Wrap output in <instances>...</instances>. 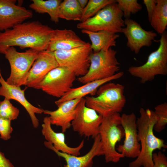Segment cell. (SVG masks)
I'll return each instance as SVG.
<instances>
[{
	"mask_svg": "<svg viewBox=\"0 0 167 167\" xmlns=\"http://www.w3.org/2000/svg\"><path fill=\"white\" fill-rule=\"evenodd\" d=\"M76 77L67 68L59 66L47 74L40 84L39 89L59 99L72 88Z\"/></svg>",
	"mask_w": 167,
	"mask_h": 167,
	"instance_id": "obj_11",
	"label": "cell"
},
{
	"mask_svg": "<svg viewBox=\"0 0 167 167\" xmlns=\"http://www.w3.org/2000/svg\"><path fill=\"white\" fill-rule=\"evenodd\" d=\"M73 30L64 29H54L46 50L54 52L58 50H69L87 45Z\"/></svg>",
	"mask_w": 167,
	"mask_h": 167,
	"instance_id": "obj_18",
	"label": "cell"
},
{
	"mask_svg": "<svg viewBox=\"0 0 167 167\" xmlns=\"http://www.w3.org/2000/svg\"><path fill=\"white\" fill-rule=\"evenodd\" d=\"M39 52L29 49L24 52H20L14 47L8 48L4 54L9 63L11 73L6 82L17 86L25 85L28 72Z\"/></svg>",
	"mask_w": 167,
	"mask_h": 167,
	"instance_id": "obj_8",
	"label": "cell"
},
{
	"mask_svg": "<svg viewBox=\"0 0 167 167\" xmlns=\"http://www.w3.org/2000/svg\"><path fill=\"white\" fill-rule=\"evenodd\" d=\"M0 96L10 100H15L21 104L29 114L32 125L35 128L39 126V121L35 114H41L44 109L36 107L31 104L26 99L24 95L26 89H21L20 87L10 85L3 78L0 69Z\"/></svg>",
	"mask_w": 167,
	"mask_h": 167,
	"instance_id": "obj_17",
	"label": "cell"
},
{
	"mask_svg": "<svg viewBox=\"0 0 167 167\" xmlns=\"http://www.w3.org/2000/svg\"><path fill=\"white\" fill-rule=\"evenodd\" d=\"M59 66L54 52L45 50L39 52L28 72L25 85L40 89V84L45 76Z\"/></svg>",
	"mask_w": 167,
	"mask_h": 167,
	"instance_id": "obj_14",
	"label": "cell"
},
{
	"mask_svg": "<svg viewBox=\"0 0 167 167\" xmlns=\"http://www.w3.org/2000/svg\"><path fill=\"white\" fill-rule=\"evenodd\" d=\"M143 2L146 8L148 20L149 22L156 8L157 0H143Z\"/></svg>",
	"mask_w": 167,
	"mask_h": 167,
	"instance_id": "obj_32",
	"label": "cell"
},
{
	"mask_svg": "<svg viewBox=\"0 0 167 167\" xmlns=\"http://www.w3.org/2000/svg\"><path fill=\"white\" fill-rule=\"evenodd\" d=\"M11 120L0 118V138L7 140L11 137L13 129L11 126Z\"/></svg>",
	"mask_w": 167,
	"mask_h": 167,
	"instance_id": "obj_30",
	"label": "cell"
},
{
	"mask_svg": "<svg viewBox=\"0 0 167 167\" xmlns=\"http://www.w3.org/2000/svg\"><path fill=\"white\" fill-rule=\"evenodd\" d=\"M81 98H77L64 102L54 111L44 110L43 113L49 115L51 125L61 127L64 133L71 126L74 118L76 106Z\"/></svg>",
	"mask_w": 167,
	"mask_h": 167,
	"instance_id": "obj_19",
	"label": "cell"
},
{
	"mask_svg": "<svg viewBox=\"0 0 167 167\" xmlns=\"http://www.w3.org/2000/svg\"><path fill=\"white\" fill-rule=\"evenodd\" d=\"M125 19L130 18L132 14H136L142 9V5L137 0H116Z\"/></svg>",
	"mask_w": 167,
	"mask_h": 167,
	"instance_id": "obj_27",
	"label": "cell"
},
{
	"mask_svg": "<svg viewBox=\"0 0 167 167\" xmlns=\"http://www.w3.org/2000/svg\"><path fill=\"white\" fill-rule=\"evenodd\" d=\"M54 52L59 66L67 68L76 76L81 77L87 73L90 65V57L92 52L89 43L85 46Z\"/></svg>",
	"mask_w": 167,
	"mask_h": 167,
	"instance_id": "obj_10",
	"label": "cell"
},
{
	"mask_svg": "<svg viewBox=\"0 0 167 167\" xmlns=\"http://www.w3.org/2000/svg\"><path fill=\"white\" fill-rule=\"evenodd\" d=\"M103 118L95 110L87 106L85 98H82L76 106L71 126L81 136L94 139L99 134Z\"/></svg>",
	"mask_w": 167,
	"mask_h": 167,
	"instance_id": "obj_9",
	"label": "cell"
},
{
	"mask_svg": "<svg viewBox=\"0 0 167 167\" xmlns=\"http://www.w3.org/2000/svg\"><path fill=\"white\" fill-rule=\"evenodd\" d=\"M123 71H120L110 78L103 79L93 81L86 83L83 86L71 88L61 98L55 101L58 106L62 103L77 98H82L88 94L95 95L98 88L102 85L111 80L119 79L124 75Z\"/></svg>",
	"mask_w": 167,
	"mask_h": 167,
	"instance_id": "obj_21",
	"label": "cell"
},
{
	"mask_svg": "<svg viewBox=\"0 0 167 167\" xmlns=\"http://www.w3.org/2000/svg\"><path fill=\"white\" fill-rule=\"evenodd\" d=\"M80 7L83 9L86 6L88 0H77Z\"/></svg>",
	"mask_w": 167,
	"mask_h": 167,
	"instance_id": "obj_34",
	"label": "cell"
},
{
	"mask_svg": "<svg viewBox=\"0 0 167 167\" xmlns=\"http://www.w3.org/2000/svg\"><path fill=\"white\" fill-rule=\"evenodd\" d=\"M152 160L153 167H167V158L161 151L153 153Z\"/></svg>",
	"mask_w": 167,
	"mask_h": 167,
	"instance_id": "obj_31",
	"label": "cell"
},
{
	"mask_svg": "<svg viewBox=\"0 0 167 167\" xmlns=\"http://www.w3.org/2000/svg\"><path fill=\"white\" fill-rule=\"evenodd\" d=\"M51 125L49 116L45 117L42 124V133L46 141L52 143L58 151L76 156L80 155V151L84 146V140L76 147H69L65 142L64 133L55 132Z\"/></svg>",
	"mask_w": 167,
	"mask_h": 167,
	"instance_id": "obj_20",
	"label": "cell"
},
{
	"mask_svg": "<svg viewBox=\"0 0 167 167\" xmlns=\"http://www.w3.org/2000/svg\"><path fill=\"white\" fill-rule=\"evenodd\" d=\"M157 117V120L154 126L156 131L160 132L165 127L167 124V103H161L156 106L154 111Z\"/></svg>",
	"mask_w": 167,
	"mask_h": 167,
	"instance_id": "obj_28",
	"label": "cell"
},
{
	"mask_svg": "<svg viewBox=\"0 0 167 167\" xmlns=\"http://www.w3.org/2000/svg\"><path fill=\"white\" fill-rule=\"evenodd\" d=\"M124 89V86L121 84L107 83L98 88L96 96L85 97L86 105L103 117L113 113H120L126 102Z\"/></svg>",
	"mask_w": 167,
	"mask_h": 167,
	"instance_id": "obj_3",
	"label": "cell"
},
{
	"mask_svg": "<svg viewBox=\"0 0 167 167\" xmlns=\"http://www.w3.org/2000/svg\"><path fill=\"white\" fill-rule=\"evenodd\" d=\"M126 27L123 28L122 33L127 39L126 46L135 54L139 53L143 47L150 46L157 34L152 31H146L140 25L131 19H125Z\"/></svg>",
	"mask_w": 167,
	"mask_h": 167,
	"instance_id": "obj_13",
	"label": "cell"
},
{
	"mask_svg": "<svg viewBox=\"0 0 167 167\" xmlns=\"http://www.w3.org/2000/svg\"><path fill=\"white\" fill-rule=\"evenodd\" d=\"M81 32L87 35L91 44V47L93 53L99 52L102 50H107L112 46L116 45V40L120 35L105 31L92 32L81 30Z\"/></svg>",
	"mask_w": 167,
	"mask_h": 167,
	"instance_id": "obj_22",
	"label": "cell"
},
{
	"mask_svg": "<svg viewBox=\"0 0 167 167\" xmlns=\"http://www.w3.org/2000/svg\"><path fill=\"white\" fill-rule=\"evenodd\" d=\"M115 2V0H89L83 10L80 22H84L93 17L106 6Z\"/></svg>",
	"mask_w": 167,
	"mask_h": 167,
	"instance_id": "obj_26",
	"label": "cell"
},
{
	"mask_svg": "<svg viewBox=\"0 0 167 167\" xmlns=\"http://www.w3.org/2000/svg\"><path fill=\"white\" fill-rule=\"evenodd\" d=\"M140 116L136 120L138 140L140 142V152L134 161L131 162L129 167H153L152 155L156 149L167 148L164 140L156 137L153 133L154 126L157 117L154 111L141 108Z\"/></svg>",
	"mask_w": 167,
	"mask_h": 167,
	"instance_id": "obj_2",
	"label": "cell"
},
{
	"mask_svg": "<svg viewBox=\"0 0 167 167\" xmlns=\"http://www.w3.org/2000/svg\"><path fill=\"white\" fill-rule=\"evenodd\" d=\"M99 135L106 162L117 163L124 157L117 151L116 148L117 143L125 135L121 124L120 113H113L103 117Z\"/></svg>",
	"mask_w": 167,
	"mask_h": 167,
	"instance_id": "obj_5",
	"label": "cell"
},
{
	"mask_svg": "<svg viewBox=\"0 0 167 167\" xmlns=\"http://www.w3.org/2000/svg\"><path fill=\"white\" fill-rule=\"evenodd\" d=\"M54 29L38 21L23 22L0 32V54H4L11 47L46 50Z\"/></svg>",
	"mask_w": 167,
	"mask_h": 167,
	"instance_id": "obj_1",
	"label": "cell"
},
{
	"mask_svg": "<svg viewBox=\"0 0 167 167\" xmlns=\"http://www.w3.org/2000/svg\"><path fill=\"white\" fill-rule=\"evenodd\" d=\"M136 120L134 113L129 114L123 113L121 116V124L124 130L125 139L123 144L119 145L116 149L124 157L137 158L140 152Z\"/></svg>",
	"mask_w": 167,
	"mask_h": 167,
	"instance_id": "obj_12",
	"label": "cell"
},
{
	"mask_svg": "<svg viewBox=\"0 0 167 167\" xmlns=\"http://www.w3.org/2000/svg\"><path fill=\"white\" fill-rule=\"evenodd\" d=\"M160 45L157 49L149 55L143 65L132 66L128 71L132 76L139 78L142 84L153 80L157 75L167 74V33L165 31L161 34Z\"/></svg>",
	"mask_w": 167,
	"mask_h": 167,
	"instance_id": "obj_4",
	"label": "cell"
},
{
	"mask_svg": "<svg viewBox=\"0 0 167 167\" xmlns=\"http://www.w3.org/2000/svg\"><path fill=\"white\" fill-rule=\"evenodd\" d=\"M117 54V51L112 48L107 50L92 52L90 57V65L87 73L79 77L78 81L85 84L113 76L120 70V64L116 58Z\"/></svg>",
	"mask_w": 167,
	"mask_h": 167,
	"instance_id": "obj_6",
	"label": "cell"
},
{
	"mask_svg": "<svg viewBox=\"0 0 167 167\" xmlns=\"http://www.w3.org/2000/svg\"><path fill=\"white\" fill-rule=\"evenodd\" d=\"M29 7L37 13H47L51 20L55 23L59 21L58 8L62 1L61 0H32Z\"/></svg>",
	"mask_w": 167,
	"mask_h": 167,
	"instance_id": "obj_25",
	"label": "cell"
},
{
	"mask_svg": "<svg viewBox=\"0 0 167 167\" xmlns=\"http://www.w3.org/2000/svg\"><path fill=\"white\" fill-rule=\"evenodd\" d=\"M149 22L152 27L160 35L165 31L167 26V0H157L156 8Z\"/></svg>",
	"mask_w": 167,
	"mask_h": 167,
	"instance_id": "obj_23",
	"label": "cell"
},
{
	"mask_svg": "<svg viewBox=\"0 0 167 167\" xmlns=\"http://www.w3.org/2000/svg\"><path fill=\"white\" fill-rule=\"evenodd\" d=\"M44 144L47 148L52 150L59 156L63 158L66 162L64 167H92L93 159L96 156L104 155L99 135L94 138L92 145L89 151L85 155L76 156L69 154L56 150L53 144L47 141Z\"/></svg>",
	"mask_w": 167,
	"mask_h": 167,
	"instance_id": "obj_16",
	"label": "cell"
},
{
	"mask_svg": "<svg viewBox=\"0 0 167 167\" xmlns=\"http://www.w3.org/2000/svg\"><path fill=\"white\" fill-rule=\"evenodd\" d=\"M0 167H15L10 160L5 157L4 153L0 150Z\"/></svg>",
	"mask_w": 167,
	"mask_h": 167,
	"instance_id": "obj_33",
	"label": "cell"
},
{
	"mask_svg": "<svg viewBox=\"0 0 167 167\" xmlns=\"http://www.w3.org/2000/svg\"><path fill=\"white\" fill-rule=\"evenodd\" d=\"M19 112V109L13 105L10 100L5 98L0 101V118L13 120L17 118Z\"/></svg>",
	"mask_w": 167,
	"mask_h": 167,
	"instance_id": "obj_29",
	"label": "cell"
},
{
	"mask_svg": "<svg viewBox=\"0 0 167 167\" xmlns=\"http://www.w3.org/2000/svg\"><path fill=\"white\" fill-rule=\"evenodd\" d=\"M83 9L77 0H64L62 1L58 8V17L68 20L80 21Z\"/></svg>",
	"mask_w": 167,
	"mask_h": 167,
	"instance_id": "obj_24",
	"label": "cell"
},
{
	"mask_svg": "<svg viewBox=\"0 0 167 167\" xmlns=\"http://www.w3.org/2000/svg\"><path fill=\"white\" fill-rule=\"evenodd\" d=\"M15 0H0V31L11 29L32 18V11L16 4Z\"/></svg>",
	"mask_w": 167,
	"mask_h": 167,
	"instance_id": "obj_15",
	"label": "cell"
},
{
	"mask_svg": "<svg viewBox=\"0 0 167 167\" xmlns=\"http://www.w3.org/2000/svg\"><path fill=\"white\" fill-rule=\"evenodd\" d=\"M123 14L116 1L106 6L93 17L77 25V28L92 32L105 31L122 33L125 27Z\"/></svg>",
	"mask_w": 167,
	"mask_h": 167,
	"instance_id": "obj_7",
	"label": "cell"
}]
</instances>
